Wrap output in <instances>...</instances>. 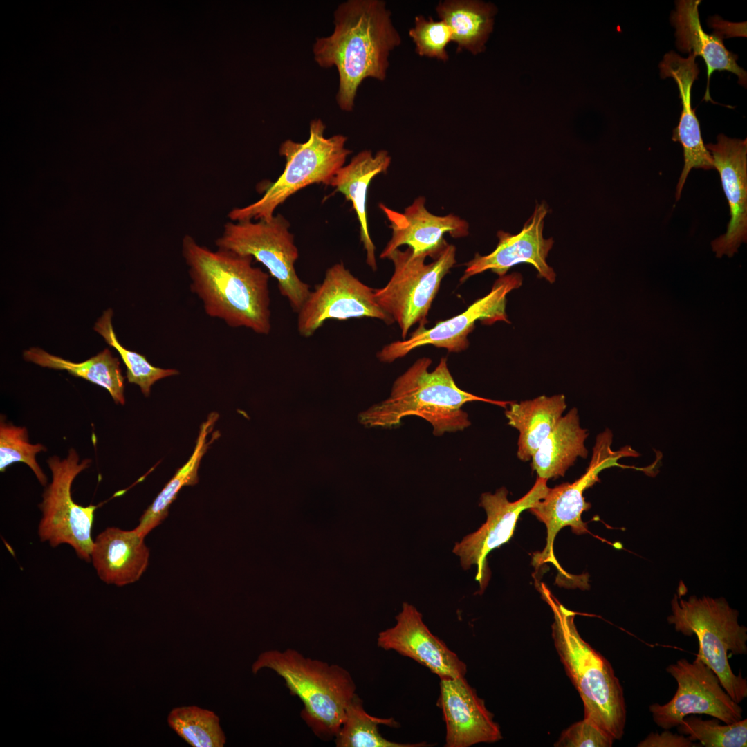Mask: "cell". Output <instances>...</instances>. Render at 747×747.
<instances>
[{"label":"cell","mask_w":747,"mask_h":747,"mask_svg":"<svg viewBox=\"0 0 747 747\" xmlns=\"http://www.w3.org/2000/svg\"><path fill=\"white\" fill-rule=\"evenodd\" d=\"M436 705L445 723V747H470L502 739L499 725L465 676L440 680Z\"/></svg>","instance_id":"cell-19"},{"label":"cell","mask_w":747,"mask_h":747,"mask_svg":"<svg viewBox=\"0 0 747 747\" xmlns=\"http://www.w3.org/2000/svg\"><path fill=\"white\" fill-rule=\"evenodd\" d=\"M134 529L108 527L93 540L91 560L100 579L118 587L138 581L149 564V551Z\"/></svg>","instance_id":"cell-22"},{"label":"cell","mask_w":747,"mask_h":747,"mask_svg":"<svg viewBox=\"0 0 747 747\" xmlns=\"http://www.w3.org/2000/svg\"><path fill=\"white\" fill-rule=\"evenodd\" d=\"M47 448L41 443L32 444L28 439L26 427L17 426L0 421V471L6 469L16 462L26 463L33 472L39 482L44 486L47 484L48 479L39 465L36 456L40 452H45Z\"/></svg>","instance_id":"cell-34"},{"label":"cell","mask_w":747,"mask_h":747,"mask_svg":"<svg viewBox=\"0 0 747 747\" xmlns=\"http://www.w3.org/2000/svg\"><path fill=\"white\" fill-rule=\"evenodd\" d=\"M553 614L551 635L565 672L579 693L588 719L620 740L627 708L622 686L609 661L580 635L575 613L566 608L544 584L538 587Z\"/></svg>","instance_id":"cell-3"},{"label":"cell","mask_w":747,"mask_h":747,"mask_svg":"<svg viewBox=\"0 0 747 747\" xmlns=\"http://www.w3.org/2000/svg\"><path fill=\"white\" fill-rule=\"evenodd\" d=\"M219 414L211 413L200 427L194 450L186 463L179 468L170 481L165 485L140 518L138 525L134 530L142 537L158 526L167 516L172 503L176 499L178 492L185 486L194 485L198 482V469L201 458L209 445L218 435H214L210 441L207 436L212 430Z\"/></svg>","instance_id":"cell-29"},{"label":"cell","mask_w":747,"mask_h":747,"mask_svg":"<svg viewBox=\"0 0 747 747\" xmlns=\"http://www.w3.org/2000/svg\"><path fill=\"white\" fill-rule=\"evenodd\" d=\"M666 672L676 681L674 697L667 703L649 706L654 722L664 730L677 727L690 714H707L726 724L742 719L743 710L721 686L716 674L701 659L681 658Z\"/></svg>","instance_id":"cell-12"},{"label":"cell","mask_w":747,"mask_h":747,"mask_svg":"<svg viewBox=\"0 0 747 747\" xmlns=\"http://www.w3.org/2000/svg\"><path fill=\"white\" fill-rule=\"evenodd\" d=\"M706 147L720 174L730 214L726 232L711 246L716 257H732L747 241V140L719 134L716 144Z\"/></svg>","instance_id":"cell-18"},{"label":"cell","mask_w":747,"mask_h":747,"mask_svg":"<svg viewBox=\"0 0 747 747\" xmlns=\"http://www.w3.org/2000/svg\"><path fill=\"white\" fill-rule=\"evenodd\" d=\"M696 56L690 53L683 58L675 52L666 53L659 67L662 78L672 77L676 82L681 100L682 111L672 139L683 149L684 166L676 186V199H680L688 175L692 168L714 169L713 158L703 143L695 110L691 106V89L699 70Z\"/></svg>","instance_id":"cell-21"},{"label":"cell","mask_w":747,"mask_h":747,"mask_svg":"<svg viewBox=\"0 0 747 747\" xmlns=\"http://www.w3.org/2000/svg\"><path fill=\"white\" fill-rule=\"evenodd\" d=\"M47 463L51 472V482L46 488L39 506L42 518L38 526L41 541L53 547L62 544L70 545L82 560L89 562L93 544L92 528L96 506H82L76 504L71 495L75 477L88 468L90 459L80 461L74 448L64 459L53 456Z\"/></svg>","instance_id":"cell-10"},{"label":"cell","mask_w":747,"mask_h":747,"mask_svg":"<svg viewBox=\"0 0 747 747\" xmlns=\"http://www.w3.org/2000/svg\"><path fill=\"white\" fill-rule=\"evenodd\" d=\"M297 314V331L304 338L312 336L329 320L371 317L387 324L394 322L377 304L374 289L352 275L343 263L326 270L322 282L310 292Z\"/></svg>","instance_id":"cell-14"},{"label":"cell","mask_w":747,"mask_h":747,"mask_svg":"<svg viewBox=\"0 0 747 747\" xmlns=\"http://www.w3.org/2000/svg\"><path fill=\"white\" fill-rule=\"evenodd\" d=\"M333 16V33L316 38L313 53L320 66L337 68L336 102L342 111H351L365 79H386L390 54L402 40L384 1L347 0Z\"/></svg>","instance_id":"cell-1"},{"label":"cell","mask_w":747,"mask_h":747,"mask_svg":"<svg viewBox=\"0 0 747 747\" xmlns=\"http://www.w3.org/2000/svg\"><path fill=\"white\" fill-rule=\"evenodd\" d=\"M325 129L321 119H313L306 141L297 142L288 139L283 142L279 147V154L286 160L283 173L258 201L232 209L228 214L230 219L269 220L277 208L299 190L314 183L329 185L351 151L345 147V136L326 138Z\"/></svg>","instance_id":"cell-7"},{"label":"cell","mask_w":747,"mask_h":747,"mask_svg":"<svg viewBox=\"0 0 747 747\" xmlns=\"http://www.w3.org/2000/svg\"><path fill=\"white\" fill-rule=\"evenodd\" d=\"M717 719L703 720L692 714L677 726L679 733L706 747H746L747 719L721 725Z\"/></svg>","instance_id":"cell-33"},{"label":"cell","mask_w":747,"mask_h":747,"mask_svg":"<svg viewBox=\"0 0 747 747\" xmlns=\"http://www.w3.org/2000/svg\"><path fill=\"white\" fill-rule=\"evenodd\" d=\"M290 224L280 214L269 220L229 221L216 240L218 248L251 256L262 264L278 284L282 295L298 312L311 290L297 275L295 263L299 252Z\"/></svg>","instance_id":"cell-9"},{"label":"cell","mask_w":747,"mask_h":747,"mask_svg":"<svg viewBox=\"0 0 747 747\" xmlns=\"http://www.w3.org/2000/svg\"><path fill=\"white\" fill-rule=\"evenodd\" d=\"M432 361L418 359L394 382L390 398L364 415L371 425L394 427L407 416L423 418L439 436L445 432L463 431L471 423L462 406L469 402L482 401L506 409L512 401L485 398L461 389L456 384L447 364L441 358L430 372Z\"/></svg>","instance_id":"cell-4"},{"label":"cell","mask_w":747,"mask_h":747,"mask_svg":"<svg viewBox=\"0 0 747 747\" xmlns=\"http://www.w3.org/2000/svg\"><path fill=\"white\" fill-rule=\"evenodd\" d=\"M182 255L191 290L208 316L230 327H245L261 335L270 332V275L253 266L251 256L212 250L190 235L183 239Z\"/></svg>","instance_id":"cell-2"},{"label":"cell","mask_w":747,"mask_h":747,"mask_svg":"<svg viewBox=\"0 0 747 747\" xmlns=\"http://www.w3.org/2000/svg\"><path fill=\"white\" fill-rule=\"evenodd\" d=\"M614 739L591 721L583 719L562 732L555 747H611Z\"/></svg>","instance_id":"cell-36"},{"label":"cell","mask_w":747,"mask_h":747,"mask_svg":"<svg viewBox=\"0 0 747 747\" xmlns=\"http://www.w3.org/2000/svg\"><path fill=\"white\" fill-rule=\"evenodd\" d=\"M409 36L419 56L441 62L449 59L446 47L452 42V32L443 21L417 15L414 26L409 30Z\"/></svg>","instance_id":"cell-35"},{"label":"cell","mask_w":747,"mask_h":747,"mask_svg":"<svg viewBox=\"0 0 747 747\" xmlns=\"http://www.w3.org/2000/svg\"><path fill=\"white\" fill-rule=\"evenodd\" d=\"M427 257L414 254L409 247L394 250L387 257L394 273L385 286L374 289L377 304L399 324L405 340L414 324L427 323L441 280L456 264V248L448 243L433 261L425 264Z\"/></svg>","instance_id":"cell-8"},{"label":"cell","mask_w":747,"mask_h":747,"mask_svg":"<svg viewBox=\"0 0 747 747\" xmlns=\"http://www.w3.org/2000/svg\"><path fill=\"white\" fill-rule=\"evenodd\" d=\"M700 0H681L676 3V10L671 17L676 28L677 48L683 51L701 56L707 65L708 84L706 100H711L708 85L714 71H727L737 75L739 84H746V72L737 63V56L728 50L717 33L707 34L702 28L698 7Z\"/></svg>","instance_id":"cell-23"},{"label":"cell","mask_w":747,"mask_h":747,"mask_svg":"<svg viewBox=\"0 0 747 747\" xmlns=\"http://www.w3.org/2000/svg\"><path fill=\"white\" fill-rule=\"evenodd\" d=\"M522 284V276L519 273L499 277L490 293L475 301L464 312L439 322L431 329L419 326L409 338L385 346L378 352V358L382 362H391L418 347L428 344L446 349L449 352L457 353L466 349L469 346L468 336L473 331L477 321L487 325L497 321L510 323L506 313V296Z\"/></svg>","instance_id":"cell-13"},{"label":"cell","mask_w":747,"mask_h":747,"mask_svg":"<svg viewBox=\"0 0 747 747\" xmlns=\"http://www.w3.org/2000/svg\"><path fill=\"white\" fill-rule=\"evenodd\" d=\"M589 435L580 425L578 409L562 416L531 458V468L538 477L548 479L564 477L578 457L586 459L584 442Z\"/></svg>","instance_id":"cell-25"},{"label":"cell","mask_w":747,"mask_h":747,"mask_svg":"<svg viewBox=\"0 0 747 747\" xmlns=\"http://www.w3.org/2000/svg\"><path fill=\"white\" fill-rule=\"evenodd\" d=\"M113 311L109 308L97 320L93 329L103 337L105 342L120 354L127 368V378L130 383L138 385L145 396L150 394L151 386L158 380L179 374L174 369H162L149 363L145 356L128 350L118 341L114 332L111 319Z\"/></svg>","instance_id":"cell-32"},{"label":"cell","mask_w":747,"mask_h":747,"mask_svg":"<svg viewBox=\"0 0 747 747\" xmlns=\"http://www.w3.org/2000/svg\"><path fill=\"white\" fill-rule=\"evenodd\" d=\"M379 207L389 221L391 237L380 255L385 259L403 245H407L415 255L426 254L434 259L448 243L444 239L448 233L454 238L469 234L468 223L453 214L437 216L425 207V198L418 196L403 212H397L380 203Z\"/></svg>","instance_id":"cell-20"},{"label":"cell","mask_w":747,"mask_h":747,"mask_svg":"<svg viewBox=\"0 0 747 747\" xmlns=\"http://www.w3.org/2000/svg\"><path fill=\"white\" fill-rule=\"evenodd\" d=\"M396 620L394 627L378 634L379 647L412 658L429 669L440 680L465 676L466 664L430 631L421 613L414 606L403 602Z\"/></svg>","instance_id":"cell-17"},{"label":"cell","mask_w":747,"mask_h":747,"mask_svg":"<svg viewBox=\"0 0 747 747\" xmlns=\"http://www.w3.org/2000/svg\"><path fill=\"white\" fill-rule=\"evenodd\" d=\"M611 443L612 434L610 430H607L600 434L596 438L592 457L586 472L573 483L566 482L553 488H549L546 496L529 508L537 519L545 524L547 529L546 545L537 556V564L546 562L556 564L553 550V542L562 528L569 526L573 533L578 535L588 532L587 525L582 519V514L590 508L591 504L585 501L584 492L600 481L598 474L612 466L627 468L619 464L618 460L623 456L637 455L629 447L613 451Z\"/></svg>","instance_id":"cell-11"},{"label":"cell","mask_w":747,"mask_h":747,"mask_svg":"<svg viewBox=\"0 0 747 747\" xmlns=\"http://www.w3.org/2000/svg\"><path fill=\"white\" fill-rule=\"evenodd\" d=\"M548 213L545 203H537L533 214L517 234L499 230L496 248L487 255L476 253L474 257L465 264L466 268L460 282H464L470 277L491 270L499 277L517 264L527 263L533 266L540 277L553 283L556 274L547 263L546 257L553 247V239L543 236L544 219Z\"/></svg>","instance_id":"cell-16"},{"label":"cell","mask_w":747,"mask_h":747,"mask_svg":"<svg viewBox=\"0 0 747 747\" xmlns=\"http://www.w3.org/2000/svg\"><path fill=\"white\" fill-rule=\"evenodd\" d=\"M23 356L25 360L41 367L65 370L74 376L86 379L106 389L116 404L125 403L124 377L118 358L113 357L109 349L82 362L64 359L38 347L24 351Z\"/></svg>","instance_id":"cell-28"},{"label":"cell","mask_w":747,"mask_h":747,"mask_svg":"<svg viewBox=\"0 0 747 747\" xmlns=\"http://www.w3.org/2000/svg\"><path fill=\"white\" fill-rule=\"evenodd\" d=\"M263 668L281 676L290 694L301 700V717L317 737L334 739L356 694L355 683L346 669L305 657L293 649L263 652L252 665V672L255 674Z\"/></svg>","instance_id":"cell-5"},{"label":"cell","mask_w":747,"mask_h":747,"mask_svg":"<svg viewBox=\"0 0 747 747\" xmlns=\"http://www.w3.org/2000/svg\"><path fill=\"white\" fill-rule=\"evenodd\" d=\"M548 489L547 479L537 477L531 489L515 501H508V492L505 487L497 489L493 494L481 495L479 506L486 513V522L477 531L456 542L452 550L459 557L463 569L476 565L475 580L479 584V594L484 591L490 577L488 555L509 541L520 514L542 500Z\"/></svg>","instance_id":"cell-15"},{"label":"cell","mask_w":747,"mask_h":747,"mask_svg":"<svg viewBox=\"0 0 747 747\" xmlns=\"http://www.w3.org/2000/svg\"><path fill=\"white\" fill-rule=\"evenodd\" d=\"M167 723L192 747H223L226 743L219 716L208 709L196 706L174 708Z\"/></svg>","instance_id":"cell-31"},{"label":"cell","mask_w":747,"mask_h":747,"mask_svg":"<svg viewBox=\"0 0 747 747\" xmlns=\"http://www.w3.org/2000/svg\"><path fill=\"white\" fill-rule=\"evenodd\" d=\"M439 19L452 32V42L457 52L467 50L473 55L483 53L494 26L496 6L476 0H444L435 8Z\"/></svg>","instance_id":"cell-27"},{"label":"cell","mask_w":747,"mask_h":747,"mask_svg":"<svg viewBox=\"0 0 747 747\" xmlns=\"http://www.w3.org/2000/svg\"><path fill=\"white\" fill-rule=\"evenodd\" d=\"M682 734H674L668 730L658 733L651 732L640 741L638 747H696L699 746Z\"/></svg>","instance_id":"cell-37"},{"label":"cell","mask_w":747,"mask_h":747,"mask_svg":"<svg viewBox=\"0 0 747 747\" xmlns=\"http://www.w3.org/2000/svg\"><path fill=\"white\" fill-rule=\"evenodd\" d=\"M391 161L387 150L378 151L375 155L370 150L357 154L350 163L340 167L329 185L344 195L352 203L360 225V241L367 254V263L374 270L377 268L375 246L371 239L367 222V196L371 180L378 174L385 173Z\"/></svg>","instance_id":"cell-24"},{"label":"cell","mask_w":747,"mask_h":747,"mask_svg":"<svg viewBox=\"0 0 747 747\" xmlns=\"http://www.w3.org/2000/svg\"><path fill=\"white\" fill-rule=\"evenodd\" d=\"M508 406L505 410L508 424L519 433L517 456L522 461H529L562 416L566 398L564 394L543 395Z\"/></svg>","instance_id":"cell-26"},{"label":"cell","mask_w":747,"mask_h":747,"mask_svg":"<svg viewBox=\"0 0 747 747\" xmlns=\"http://www.w3.org/2000/svg\"><path fill=\"white\" fill-rule=\"evenodd\" d=\"M380 725L398 728L394 718H379L369 714L362 699L356 694L347 705L344 719L335 739L337 747H425L426 742L403 744L391 741L379 732Z\"/></svg>","instance_id":"cell-30"},{"label":"cell","mask_w":747,"mask_h":747,"mask_svg":"<svg viewBox=\"0 0 747 747\" xmlns=\"http://www.w3.org/2000/svg\"><path fill=\"white\" fill-rule=\"evenodd\" d=\"M669 624L684 636H695L699 643L697 658L718 676L731 699L740 703L747 697V679L735 674L728 661L733 655L747 654V628L738 622L739 611L724 598L710 596L688 600L675 594L671 600Z\"/></svg>","instance_id":"cell-6"}]
</instances>
